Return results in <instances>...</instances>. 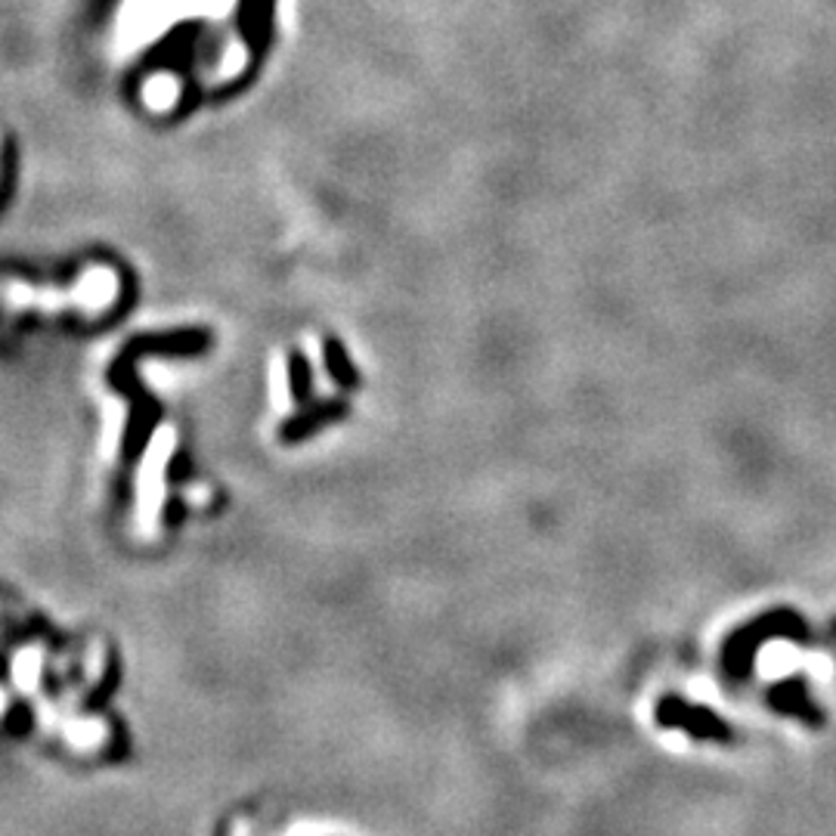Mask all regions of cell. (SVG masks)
Instances as JSON below:
<instances>
[{"instance_id":"cell-1","label":"cell","mask_w":836,"mask_h":836,"mask_svg":"<svg viewBox=\"0 0 836 836\" xmlns=\"http://www.w3.org/2000/svg\"><path fill=\"white\" fill-rule=\"evenodd\" d=\"M791 642L799 648H815V635L803 613L796 608H768L753 620L741 623L722 644V670L732 682H747L753 663L765 644Z\"/></svg>"},{"instance_id":"cell-2","label":"cell","mask_w":836,"mask_h":836,"mask_svg":"<svg viewBox=\"0 0 836 836\" xmlns=\"http://www.w3.org/2000/svg\"><path fill=\"white\" fill-rule=\"evenodd\" d=\"M657 722L663 728H682L694 741H713V744H734V728L725 718L713 713L710 706L687 703L682 697H663L657 706Z\"/></svg>"},{"instance_id":"cell-3","label":"cell","mask_w":836,"mask_h":836,"mask_svg":"<svg viewBox=\"0 0 836 836\" xmlns=\"http://www.w3.org/2000/svg\"><path fill=\"white\" fill-rule=\"evenodd\" d=\"M765 703L775 710L777 716L784 718H796L799 725H806V728H824V706L815 697H812V687H808L806 675H784V679H777L775 685L768 687V694H765Z\"/></svg>"},{"instance_id":"cell-4","label":"cell","mask_w":836,"mask_h":836,"mask_svg":"<svg viewBox=\"0 0 836 836\" xmlns=\"http://www.w3.org/2000/svg\"><path fill=\"white\" fill-rule=\"evenodd\" d=\"M834 639H836V620H834Z\"/></svg>"}]
</instances>
